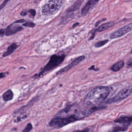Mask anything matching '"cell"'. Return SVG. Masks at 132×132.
<instances>
[{"mask_svg": "<svg viewBox=\"0 0 132 132\" xmlns=\"http://www.w3.org/2000/svg\"><path fill=\"white\" fill-rule=\"evenodd\" d=\"M129 66H130L132 67V63H131L130 64H129Z\"/></svg>", "mask_w": 132, "mask_h": 132, "instance_id": "4dcf8cb0", "label": "cell"}, {"mask_svg": "<svg viewBox=\"0 0 132 132\" xmlns=\"http://www.w3.org/2000/svg\"><path fill=\"white\" fill-rule=\"evenodd\" d=\"M132 93V85L126 87L120 91L113 97L108 99L106 103L111 104L124 100L128 97Z\"/></svg>", "mask_w": 132, "mask_h": 132, "instance_id": "5b68a950", "label": "cell"}, {"mask_svg": "<svg viewBox=\"0 0 132 132\" xmlns=\"http://www.w3.org/2000/svg\"><path fill=\"white\" fill-rule=\"evenodd\" d=\"M22 26L24 27L34 28L35 26V24L32 22L27 21L24 24H22Z\"/></svg>", "mask_w": 132, "mask_h": 132, "instance_id": "ac0fdd59", "label": "cell"}, {"mask_svg": "<svg viewBox=\"0 0 132 132\" xmlns=\"http://www.w3.org/2000/svg\"><path fill=\"white\" fill-rule=\"evenodd\" d=\"M79 23L78 22H76L75 24H74L73 26V28H74V27H75V26H77L78 25H79Z\"/></svg>", "mask_w": 132, "mask_h": 132, "instance_id": "f546056e", "label": "cell"}, {"mask_svg": "<svg viewBox=\"0 0 132 132\" xmlns=\"http://www.w3.org/2000/svg\"><path fill=\"white\" fill-rule=\"evenodd\" d=\"M63 1H49L44 4L42 7L43 14L50 16L58 12L63 4Z\"/></svg>", "mask_w": 132, "mask_h": 132, "instance_id": "7a4b0ae2", "label": "cell"}, {"mask_svg": "<svg viewBox=\"0 0 132 132\" xmlns=\"http://www.w3.org/2000/svg\"><path fill=\"white\" fill-rule=\"evenodd\" d=\"M115 123H120L126 126L132 122V115L130 116H122L114 121Z\"/></svg>", "mask_w": 132, "mask_h": 132, "instance_id": "30bf717a", "label": "cell"}, {"mask_svg": "<svg viewBox=\"0 0 132 132\" xmlns=\"http://www.w3.org/2000/svg\"><path fill=\"white\" fill-rule=\"evenodd\" d=\"M65 57L66 56L65 54H62L61 56L53 55L50 57L48 63L42 69L43 73L49 71L59 66L64 61Z\"/></svg>", "mask_w": 132, "mask_h": 132, "instance_id": "277c9868", "label": "cell"}, {"mask_svg": "<svg viewBox=\"0 0 132 132\" xmlns=\"http://www.w3.org/2000/svg\"><path fill=\"white\" fill-rule=\"evenodd\" d=\"M109 94L110 90L107 87H97L87 94L85 97L84 103L88 106H97V104L105 100Z\"/></svg>", "mask_w": 132, "mask_h": 132, "instance_id": "6da1fadb", "label": "cell"}, {"mask_svg": "<svg viewBox=\"0 0 132 132\" xmlns=\"http://www.w3.org/2000/svg\"><path fill=\"white\" fill-rule=\"evenodd\" d=\"M28 12H30L32 16H35L36 14V12L35 10L33 9H30V10L28 11Z\"/></svg>", "mask_w": 132, "mask_h": 132, "instance_id": "7402d4cb", "label": "cell"}, {"mask_svg": "<svg viewBox=\"0 0 132 132\" xmlns=\"http://www.w3.org/2000/svg\"><path fill=\"white\" fill-rule=\"evenodd\" d=\"M125 64L124 61H119L113 65L111 67V69L114 72H118L125 66Z\"/></svg>", "mask_w": 132, "mask_h": 132, "instance_id": "5bb4252c", "label": "cell"}, {"mask_svg": "<svg viewBox=\"0 0 132 132\" xmlns=\"http://www.w3.org/2000/svg\"><path fill=\"white\" fill-rule=\"evenodd\" d=\"M115 22L114 21L109 22H106L102 24L97 29V31L98 32H103L106 29H108L109 28L112 27L114 25Z\"/></svg>", "mask_w": 132, "mask_h": 132, "instance_id": "7c38bea8", "label": "cell"}, {"mask_svg": "<svg viewBox=\"0 0 132 132\" xmlns=\"http://www.w3.org/2000/svg\"><path fill=\"white\" fill-rule=\"evenodd\" d=\"M108 40H104V41L98 42L97 43L95 44V47H97V48L101 47V46L104 45L106 43H108Z\"/></svg>", "mask_w": 132, "mask_h": 132, "instance_id": "e0dca14e", "label": "cell"}, {"mask_svg": "<svg viewBox=\"0 0 132 132\" xmlns=\"http://www.w3.org/2000/svg\"><path fill=\"white\" fill-rule=\"evenodd\" d=\"M8 2H9V1L5 0V1H4L2 2V3L0 5V11L2 10V9L7 4V3Z\"/></svg>", "mask_w": 132, "mask_h": 132, "instance_id": "ffe728a7", "label": "cell"}, {"mask_svg": "<svg viewBox=\"0 0 132 132\" xmlns=\"http://www.w3.org/2000/svg\"><path fill=\"white\" fill-rule=\"evenodd\" d=\"M88 69L89 70H94L95 71H98L99 70V69H95V66L94 65H93V66H92L91 67H89Z\"/></svg>", "mask_w": 132, "mask_h": 132, "instance_id": "484cf974", "label": "cell"}, {"mask_svg": "<svg viewBox=\"0 0 132 132\" xmlns=\"http://www.w3.org/2000/svg\"><path fill=\"white\" fill-rule=\"evenodd\" d=\"M77 121H78V119L74 115L63 117L55 116L50 121L49 125L51 127L60 128Z\"/></svg>", "mask_w": 132, "mask_h": 132, "instance_id": "3957f363", "label": "cell"}, {"mask_svg": "<svg viewBox=\"0 0 132 132\" xmlns=\"http://www.w3.org/2000/svg\"><path fill=\"white\" fill-rule=\"evenodd\" d=\"M25 22V20L24 19H20L19 20L15 21L14 22H13L14 24H17V23H22Z\"/></svg>", "mask_w": 132, "mask_h": 132, "instance_id": "603a6c76", "label": "cell"}, {"mask_svg": "<svg viewBox=\"0 0 132 132\" xmlns=\"http://www.w3.org/2000/svg\"><path fill=\"white\" fill-rule=\"evenodd\" d=\"M9 74V73L8 72H5V73H2V72L0 73V79L5 77L7 75H8Z\"/></svg>", "mask_w": 132, "mask_h": 132, "instance_id": "44dd1931", "label": "cell"}, {"mask_svg": "<svg viewBox=\"0 0 132 132\" xmlns=\"http://www.w3.org/2000/svg\"><path fill=\"white\" fill-rule=\"evenodd\" d=\"M13 96H14V94H13V92L10 89L4 93V94L2 95V98L4 101L7 102L12 100Z\"/></svg>", "mask_w": 132, "mask_h": 132, "instance_id": "4fadbf2b", "label": "cell"}, {"mask_svg": "<svg viewBox=\"0 0 132 132\" xmlns=\"http://www.w3.org/2000/svg\"><path fill=\"white\" fill-rule=\"evenodd\" d=\"M96 31H95L94 32V33H93V34H92V36H91L90 37V38L88 39V40H92L95 37V32Z\"/></svg>", "mask_w": 132, "mask_h": 132, "instance_id": "83f0119b", "label": "cell"}, {"mask_svg": "<svg viewBox=\"0 0 132 132\" xmlns=\"http://www.w3.org/2000/svg\"><path fill=\"white\" fill-rule=\"evenodd\" d=\"M98 2V1L96 0H90L88 1L84 7L82 9L81 14L83 15H85L87 14Z\"/></svg>", "mask_w": 132, "mask_h": 132, "instance_id": "9c48e42d", "label": "cell"}, {"mask_svg": "<svg viewBox=\"0 0 132 132\" xmlns=\"http://www.w3.org/2000/svg\"><path fill=\"white\" fill-rule=\"evenodd\" d=\"M27 13H28V11H23L21 12L20 14L22 16H25V15L27 14Z\"/></svg>", "mask_w": 132, "mask_h": 132, "instance_id": "4316f807", "label": "cell"}, {"mask_svg": "<svg viewBox=\"0 0 132 132\" xmlns=\"http://www.w3.org/2000/svg\"><path fill=\"white\" fill-rule=\"evenodd\" d=\"M82 1H78L75 3V4L72 6V7H71L68 10V12L73 11H75L76 10H77L78 8H79V7L81 5Z\"/></svg>", "mask_w": 132, "mask_h": 132, "instance_id": "2e32d148", "label": "cell"}, {"mask_svg": "<svg viewBox=\"0 0 132 132\" xmlns=\"http://www.w3.org/2000/svg\"><path fill=\"white\" fill-rule=\"evenodd\" d=\"M128 128V126H116L113 127L111 131L110 132H125L126 131Z\"/></svg>", "mask_w": 132, "mask_h": 132, "instance_id": "9a60e30c", "label": "cell"}, {"mask_svg": "<svg viewBox=\"0 0 132 132\" xmlns=\"http://www.w3.org/2000/svg\"><path fill=\"white\" fill-rule=\"evenodd\" d=\"M132 30V22L120 28L116 32L111 34V38L115 39L121 37L122 36L131 32Z\"/></svg>", "mask_w": 132, "mask_h": 132, "instance_id": "8992f818", "label": "cell"}, {"mask_svg": "<svg viewBox=\"0 0 132 132\" xmlns=\"http://www.w3.org/2000/svg\"><path fill=\"white\" fill-rule=\"evenodd\" d=\"M32 128V125L31 123H28L25 128L22 131V132H29Z\"/></svg>", "mask_w": 132, "mask_h": 132, "instance_id": "d6986e66", "label": "cell"}, {"mask_svg": "<svg viewBox=\"0 0 132 132\" xmlns=\"http://www.w3.org/2000/svg\"><path fill=\"white\" fill-rule=\"evenodd\" d=\"M90 132V129L88 128H86L85 129H83V130H77L73 132Z\"/></svg>", "mask_w": 132, "mask_h": 132, "instance_id": "d4e9b609", "label": "cell"}, {"mask_svg": "<svg viewBox=\"0 0 132 132\" xmlns=\"http://www.w3.org/2000/svg\"><path fill=\"white\" fill-rule=\"evenodd\" d=\"M106 20V19L105 18V19H102V20H101V21H99L98 22H97V23H96V24H95V26H98V24H99V23H100V22H101V21H105V20Z\"/></svg>", "mask_w": 132, "mask_h": 132, "instance_id": "f1b7e54d", "label": "cell"}, {"mask_svg": "<svg viewBox=\"0 0 132 132\" xmlns=\"http://www.w3.org/2000/svg\"><path fill=\"white\" fill-rule=\"evenodd\" d=\"M18 48V45L15 43H13L11 44L7 49V51L5 52L2 56L4 57H6L13 53V52L16 49Z\"/></svg>", "mask_w": 132, "mask_h": 132, "instance_id": "8fae6325", "label": "cell"}, {"mask_svg": "<svg viewBox=\"0 0 132 132\" xmlns=\"http://www.w3.org/2000/svg\"><path fill=\"white\" fill-rule=\"evenodd\" d=\"M85 57L84 56H80L79 57L71 63L68 66H67L65 67H64L63 69H61L57 73V74H60L62 73L67 71H68L71 69L72 67H74L75 66H77L78 64H79L80 62H82L83 60H84Z\"/></svg>", "mask_w": 132, "mask_h": 132, "instance_id": "ba28073f", "label": "cell"}, {"mask_svg": "<svg viewBox=\"0 0 132 132\" xmlns=\"http://www.w3.org/2000/svg\"><path fill=\"white\" fill-rule=\"evenodd\" d=\"M23 29L22 26L17 25H15L14 23H12L6 28L4 29L5 35L7 36H11L19 31H22Z\"/></svg>", "mask_w": 132, "mask_h": 132, "instance_id": "52a82bcc", "label": "cell"}, {"mask_svg": "<svg viewBox=\"0 0 132 132\" xmlns=\"http://www.w3.org/2000/svg\"><path fill=\"white\" fill-rule=\"evenodd\" d=\"M5 35L4 29H0V37H4Z\"/></svg>", "mask_w": 132, "mask_h": 132, "instance_id": "cb8c5ba5", "label": "cell"}]
</instances>
